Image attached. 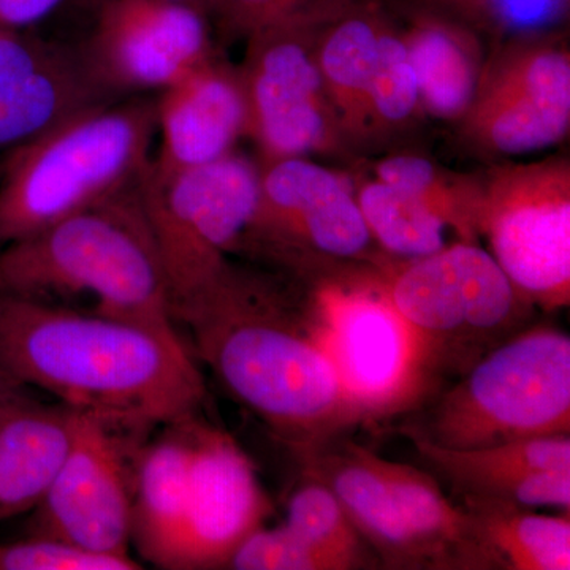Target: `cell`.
I'll return each mask as SVG.
<instances>
[{
  "label": "cell",
  "instance_id": "9c48e42d",
  "mask_svg": "<svg viewBox=\"0 0 570 570\" xmlns=\"http://www.w3.org/2000/svg\"><path fill=\"white\" fill-rule=\"evenodd\" d=\"M524 302L570 305V160L551 156L483 171L480 238Z\"/></svg>",
  "mask_w": 570,
  "mask_h": 570
},
{
  "label": "cell",
  "instance_id": "e575fe53",
  "mask_svg": "<svg viewBox=\"0 0 570 570\" xmlns=\"http://www.w3.org/2000/svg\"><path fill=\"white\" fill-rule=\"evenodd\" d=\"M22 385L18 384L14 379H11L6 371L0 367V412L2 409L13 400L14 396L20 395Z\"/></svg>",
  "mask_w": 570,
  "mask_h": 570
},
{
  "label": "cell",
  "instance_id": "7402d4cb",
  "mask_svg": "<svg viewBox=\"0 0 570 570\" xmlns=\"http://www.w3.org/2000/svg\"><path fill=\"white\" fill-rule=\"evenodd\" d=\"M401 29L423 111L439 121L456 124L471 107L487 55L483 37L448 14L411 3Z\"/></svg>",
  "mask_w": 570,
  "mask_h": 570
},
{
  "label": "cell",
  "instance_id": "9a60e30c",
  "mask_svg": "<svg viewBox=\"0 0 570 570\" xmlns=\"http://www.w3.org/2000/svg\"><path fill=\"white\" fill-rule=\"evenodd\" d=\"M253 461L234 438L197 419L181 569H227L239 543L272 517Z\"/></svg>",
  "mask_w": 570,
  "mask_h": 570
},
{
  "label": "cell",
  "instance_id": "cb8c5ba5",
  "mask_svg": "<svg viewBox=\"0 0 570 570\" xmlns=\"http://www.w3.org/2000/svg\"><path fill=\"white\" fill-rule=\"evenodd\" d=\"M370 456L430 569L487 570L468 513L445 497L436 480L371 450Z\"/></svg>",
  "mask_w": 570,
  "mask_h": 570
},
{
  "label": "cell",
  "instance_id": "1f68e13d",
  "mask_svg": "<svg viewBox=\"0 0 570 570\" xmlns=\"http://www.w3.org/2000/svg\"><path fill=\"white\" fill-rule=\"evenodd\" d=\"M235 570H340L335 561L288 527L258 528L228 560Z\"/></svg>",
  "mask_w": 570,
  "mask_h": 570
},
{
  "label": "cell",
  "instance_id": "f546056e",
  "mask_svg": "<svg viewBox=\"0 0 570 570\" xmlns=\"http://www.w3.org/2000/svg\"><path fill=\"white\" fill-rule=\"evenodd\" d=\"M463 22L485 39L551 31L568 17L569 0H411Z\"/></svg>",
  "mask_w": 570,
  "mask_h": 570
},
{
  "label": "cell",
  "instance_id": "e0dca14e",
  "mask_svg": "<svg viewBox=\"0 0 570 570\" xmlns=\"http://www.w3.org/2000/svg\"><path fill=\"white\" fill-rule=\"evenodd\" d=\"M420 459L461 498L513 502L521 508L570 512V436L504 442L478 449H449L409 438Z\"/></svg>",
  "mask_w": 570,
  "mask_h": 570
},
{
  "label": "cell",
  "instance_id": "2e32d148",
  "mask_svg": "<svg viewBox=\"0 0 570 570\" xmlns=\"http://www.w3.org/2000/svg\"><path fill=\"white\" fill-rule=\"evenodd\" d=\"M112 100L92 77L80 45L0 24V154Z\"/></svg>",
  "mask_w": 570,
  "mask_h": 570
},
{
  "label": "cell",
  "instance_id": "5bb4252c",
  "mask_svg": "<svg viewBox=\"0 0 570 570\" xmlns=\"http://www.w3.org/2000/svg\"><path fill=\"white\" fill-rule=\"evenodd\" d=\"M80 45L92 77L111 97L164 91L217 55L205 10L174 0H105Z\"/></svg>",
  "mask_w": 570,
  "mask_h": 570
},
{
  "label": "cell",
  "instance_id": "8fae6325",
  "mask_svg": "<svg viewBox=\"0 0 570 570\" xmlns=\"http://www.w3.org/2000/svg\"><path fill=\"white\" fill-rule=\"evenodd\" d=\"M325 22L287 20L246 39L238 66L247 104V138L261 163L287 157H351L318 71L316 40Z\"/></svg>",
  "mask_w": 570,
  "mask_h": 570
},
{
  "label": "cell",
  "instance_id": "d6a6232c",
  "mask_svg": "<svg viewBox=\"0 0 570 570\" xmlns=\"http://www.w3.org/2000/svg\"><path fill=\"white\" fill-rule=\"evenodd\" d=\"M130 557L94 553L59 540L32 538L0 543V570H137Z\"/></svg>",
  "mask_w": 570,
  "mask_h": 570
},
{
  "label": "cell",
  "instance_id": "ba28073f",
  "mask_svg": "<svg viewBox=\"0 0 570 570\" xmlns=\"http://www.w3.org/2000/svg\"><path fill=\"white\" fill-rule=\"evenodd\" d=\"M261 194V164L234 151L184 170L153 160L138 183L142 213L163 265L171 313L212 287L239 253Z\"/></svg>",
  "mask_w": 570,
  "mask_h": 570
},
{
  "label": "cell",
  "instance_id": "ac0fdd59",
  "mask_svg": "<svg viewBox=\"0 0 570 570\" xmlns=\"http://www.w3.org/2000/svg\"><path fill=\"white\" fill-rule=\"evenodd\" d=\"M247 104L238 67L219 55L165 88L156 100L154 167L184 170L223 159L247 138Z\"/></svg>",
  "mask_w": 570,
  "mask_h": 570
},
{
  "label": "cell",
  "instance_id": "83f0119b",
  "mask_svg": "<svg viewBox=\"0 0 570 570\" xmlns=\"http://www.w3.org/2000/svg\"><path fill=\"white\" fill-rule=\"evenodd\" d=\"M285 527L335 561L340 570L379 568L381 564L348 520L335 493L305 472L288 497Z\"/></svg>",
  "mask_w": 570,
  "mask_h": 570
},
{
  "label": "cell",
  "instance_id": "484cf974",
  "mask_svg": "<svg viewBox=\"0 0 570 570\" xmlns=\"http://www.w3.org/2000/svg\"><path fill=\"white\" fill-rule=\"evenodd\" d=\"M371 174L422 202L456 242L479 243L483 174H460L414 153L390 154L371 164Z\"/></svg>",
  "mask_w": 570,
  "mask_h": 570
},
{
  "label": "cell",
  "instance_id": "6da1fadb",
  "mask_svg": "<svg viewBox=\"0 0 570 570\" xmlns=\"http://www.w3.org/2000/svg\"><path fill=\"white\" fill-rule=\"evenodd\" d=\"M176 324L190 330L195 356L225 390L296 455L363 425L318 336L307 287L230 264Z\"/></svg>",
  "mask_w": 570,
  "mask_h": 570
},
{
  "label": "cell",
  "instance_id": "603a6c76",
  "mask_svg": "<svg viewBox=\"0 0 570 570\" xmlns=\"http://www.w3.org/2000/svg\"><path fill=\"white\" fill-rule=\"evenodd\" d=\"M385 13L374 3H351L318 29L316 58L326 97L354 151L373 145L370 97Z\"/></svg>",
  "mask_w": 570,
  "mask_h": 570
},
{
  "label": "cell",
  "instance_id": "5b68a950",
  "mask_svg": "<svg viewBox=\"0 0 570 570\" xmlns=\"http://www.w3.org/2000/svg\"><path fill=\"white\" fill-rule=\"evenodd\" d=\"M374 266L417 344L430 397L538 313L479 243L453 242L425 257Z\"/></svg>",
  "mask_w": 570,
  "mask_h": 570
},
{
  "label": "cell",
  "instance_id": "8d00e7d4",
  "mask_svg": "<svg viewBox=\"0 0 570 570\" xmlns=\"http://www.w3.org/2000/svg\"><path fill=\"white\" fill-rule=\"evenodd\" d=\"M0 171H2V157H0Z\"/></svg>",
  "mask_w": 570,
  "mask_h": 570
},
{
  "label": "cell",
  "instance_id": "277c9868",
  "mask_svg": "<svg viewBox=\"0 0 570 570\" xmlns=\"http://www.w3.org/2000/svg\"><path fill=\"white\" fill-rule=\"evenodd\" d=\"M156 102L88 108L3 154L0 247L132 189L151 164Z\"/></svg>",
  "mask_w": 570,
  "mask_h": 570
},
{
  "label": "cell",
  "instance_id": "d4e9b609",
  "mask_svg": "<svg viewBox=\"0 0 570 570\" xmlns=\"http://www.w3.org/2000/svg\"><path fill=\"white\" fill-rule=\"evenodd\" d=\"M461 499L487 569H570L569 512L539 515L499 499Z\"/></svg>",
  "mask_w": 570,
  "mask_h": 570
},
{
  "label": "cell",
  "instance_id": "3957f363",
  "mask_svg": "<svg viewBox=\"0 0 570 570\" xmlns=\"http://www.w3.org/2000/svg\"><path fill=\"white\" fill-rule=\"evenodd\" d=\"M0 294L89 296L92 313L178 333L138 184L0 247Z\"/></svg>",
  "mask_w": 570,
  "mask_h": 570
},
{
  "label": "cell",
  "instance_id": "4316f807",
  "mask_svg": "<svg viewBox=\"0 0 570 570\" xmlns=\"http://www.w3.org/2000/svg\"><path fill=\"white\" fill-rule=\"evenodd\" d=\"M371 238L385 257L414 261L450 245L448 225L422 202L376 176L352 178Z\"/></svg>",
  "mask_w": 570,
  "mask_h": 570
},
{
  "label": "cell",
  "instance_id": "7c38bea8",
  "mask_svg": "<svg viewBox=\"0 0 570 570\" xmlns=\"http://www.w3.org/2000/svg\"><path fill=\"white\" fill-rule=\"evenodd\" d=\"M460 140L487 159L543 151L570 130V52L560 33L502 40L487 56L478 91L456 122Z\"/></svg>",
  "mask_w": 570,
  "mask_h": 570
},
{
  "label": "cell",
  "instance_id": "7a4b0ae2",
  "mask_svg": "<svg viewBox=\"0 0 570 570\" xmlns=\"http://www.w3.org/2000/svg\"><path fill=\"white\" fill-rule=\"evenodd\" d=\"M0 367L135 433L194 417L206 397L179 333L28 296L0 294Z\"/></svg>",
  "mask_w": 570,
  "mask_h": 570
},
{
  "label": "cell",
  "instance_id": "30bf717a",
  "mask_svg": "<svg viewBox=\"0 0 570 570\" xmlns=\"http://www.w3.org/2000/svg\"><path fill=\"white\" fill-rule=\"evenodd\" d=\"M257 212L242 250L295 273L321 265H379L352 176L313 157L261 163Z\"/></svg>",
  "mask_w": 570,
  "mask_h": 570
},
{
  "label": "cell",
  "instance_id": "8992f818",
  "mask_svg": "<svg viewBox=\"0 0 570 570\" xmlns=\"http://www.w3.org/2000/svg\"><path fill=\"white\" fill-rule=\"evenodd\" d=\"M425 403L403 433L442 448L570 436V336L527 326Z\"/></svg>",
  "mask_w": 570,
  "mask_h": 570
},
{
  "label": "cell",
  "instance_id": "ffe728a7",
  "mask_svg": "<svg viewBox=\"0 0 570 570\" xmlns=\"http://www.w3.org/2000/svg\"><path fill=\"white\" fill-rule=\"evenodd\" d=\"M195 422L197 415L165 425L135 459L130 540L157 568L181 569Z\"/></svg>",
  "mask_w": 570,
  "mask_h": 570
},
{
  "label": "cell",
  "instance_id": "836d02e7",
  "mask_svg": "<svg viewBox=\"0 0 570 570\" xmlns=\"http://www.w3.org/2000/svg\"><path fill=\"white\" fill-rule=\"evenodd\" d=\"M67 0H0V24L31 29Z\"/></svg>",
  "mask_w": 570,
  "mask_h": 570
},
{
  "label": "cell",
  "instance_id": "d590c367",
  "mask_svg": "<svg viewBox=\"0 0 570 570\" xmlns=\"http://www.w3.org/2000/svg\"><path fill=\"white\" fill-rule=\"evenodd\" d=\"M67 2H69L71 7H75V9L91 13V11L96 9V7H99L100 3L105 2V0H67ZM174 2L189 3V6L198 7V9L205 10L206 13H208V0H174Z\"/></svg>",
  "mask_w": 570,
  "mask_h": 570
},
{
  "label": "cell",
  "instance_id": "4fadbf2b",
  "mask_svg": "<svg viewBox=\"0 0 570 570\" xmlns=\"http://www.w3.org/2000/svg\"><path fill=\"white\" fill-rule=\"evenodd\" d=\"M135 431L80 412L69 456L32 510V538L129 557L132 546Z\"/></svg>",
  "mask_w": 570,
  "mask_h": 570
},
{
  "label": "cell",
  "instance_id": "4dcf8cb0",
  "mask_svg": "<svg viewBox=\"0 0 570 570\" xmlns=\"http://www.w3.org/2000/svg\"><path fill=\"white\" fill-rule=\"evenodd\" d=\"M352 0H208V14L216 17L220 31L247 39L266 26L287 20L328 22Z\"/></svg>",
  "mask_w": 570,
  "mask_h": 570
},
{
  "label": "cell",
  "instance_id": "52a82bcc",
  "mask_svg": "<svg viewBox=\"0 0 570 570\" xmlns=\"http://www.w3.org/2000/svg\"><path fill=\"white\" fill-rule=\"evenodd\" d=\"M317 332L362 423L414 411L430 397L417 344L374 265L333 264L299 275Z\"/></svg>",
  "mask_w": 570,
  "mask_h": 570
},
{
  "label": "cell",
  "instance_id": "f1b7e54d",
  "mask_svg": "<svg viewBox=\"0 0 570 570\" xmlns=\"http://www.w3.org/2000/svg\"><path fill=\"white\" fill-rule=\"evenodd\" d=\"M373 145L412 129L425 118L417 77L401 29L385 14L379 36L376 70L370 97Z\"/></svg>",
  "mask_w": 570,
  "mask_h": 570
},
{
  "label": "cell",
  "instance_id": "44dd1931",
  "mask_svg": "<svg viewBox=\"0 0 570 570\" xmlns=\"http://www.w3.org/2000/svg\"><path fill=\"white\" fill-rule=\"evenodd\" d=\"M80 411L21 392L0 412V521L31 512L47 497L77 436Z\"/></svg>",
  "mask_w": 570,
  "mask_h": 570
},
{
  "label": "cell",
  "instance_id": "d6986e66",
  "mask_svg": "<svg viewBox=\"0 0 570 570\" xmlns=\"http://www.w3.org/2000/svg\"><path fill=\"white\" fill-rule=\"evenodd\" d=\"M296 456L305 474L321 480L335 493L382 568L430 569L422 547L409 531L395 499L371 461L370 449L355 442L336 448L332 441Z\"/></svg>",
  "mask_w": 570,
  "mask_h": 570
}]
</instances>
